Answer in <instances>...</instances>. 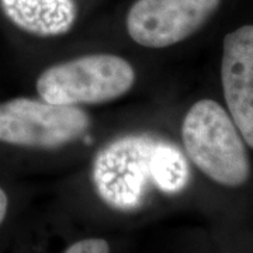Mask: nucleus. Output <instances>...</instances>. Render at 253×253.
<instances>
[{"label": "nucleus", "mask_w": 253, "mask_h": 253, "mask_svg": "<svg viewBox=\"0 0 253 253\" xmlns=\"http://www.w3.org/2000/svg\"><path fill=\"white\" fill-rule=\"evenodd\" d=\"M221 83L226 109L245 144L253 149V26L226 34L222 42Z\"/></svg>", "instance_id": "5"}, {"label": "nucleus", "mask_w": 253, "mask_h": 253, "mask_svg": "<svg viewBox=\"0 0 253 253\" xmlns=\"http://www.w3.org/2000/svg\"><path fill=\"white\" fill-rule=\"evenodd\" d=\"M134 66L113 54H90L55 63L38 76L40 99L61 106H91L126 96L135 84Z\"/></svg>", "instance_id": "2"}, {"label": "nucleus", "mask_w": 253, "mask_h": 253, "mask_svg": "<svg viewBox=\"0 0 253 253\" xmlns=\"http://www.w3.org/2000/svg\"><path fill=\"white\" fill-rule=\"evenodd\" d=\"M7 207H9V199L7 194L4 193V190L0 187V225L4 221L6 214H7Z\"/></svg>", "instance_id": "8"}, {"label": "nucleus", "mask_w": 253, "mask_h": 253, "mask_svg": "<svg viewBox=\"0 0 253 253\" xmlns=\"http://www.w3.org/2000/svg\"><path fill=\"white\" fill-rule=\"evenodd\" d=\"M181 141L191 163L208 179L241 187L252 166L244 138L228 110L210 99L196 101L181 123Z\"/></svg>", "instance_id": "1"}, {"label": "nucleus", "mask_w": 253, "mask_h": 253, "mask_svg": "<svg viewBox=\"0 0 253 253\" xmlns=\"http://www.w3.org/2000/svg\"><path fill=\"white\" fill-rule=\"evenodd\" d=\"M63 253H110V245L101 238H87L71 245Z\"/></svg>", "instance_id": "7"}, {"label": "nucleus", "mask_w": 253, "mask_h": 253, "mask_svg": "<svg viewBox=\"0 0 253 253\" xmlns=\"http://www.w3.org/2000/svg\"><path fill=\"white\" fill-rule=\"evenodd\" d=\"M221 0H136L128 10L126 31L145 48H168L197 33Z\"/></svg>", "instance_id": "4"}, {"label": "nucleus", "mask_w": 253, "mask_h": 253, "mask_svg": "<svg viewBox=\"0 0 253 253\" xmlns=\"http://www.w3.org/2000/svg\"><path fill=\"white\" fill-rule=\"evenodd\" d=\"M0 9L18 30L40 38L68 34L78 18L75 0H0Z\"/></svg>", "instance_id": "6"}, {"label": "nucleus", "mask_w": 253, "mask_h": 253, "mask_svg": "<svg viewBox=\"0 0 253 253\" xmlns=\"http://www.w3.org/2000/svg\"><path fill=\"white\" fill-rule=\"evenodd\" d=\"M89 114L75 106L16 97L0 103L1 144L52 149L81 139L90 128Z\"/></svg>", "instance_id": "3"}]
</instances>
